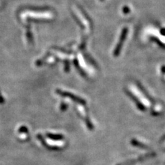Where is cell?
<instances>
[{
  "label": "cell",
  "instance_id": "6da1fadb",
  "mask_svg": "<svg viewBox=\"0 0 165 165\" xmlns=\"http://www.w3.org/2000/svg\"><path fill=\"white\" fill-rule=\"evenodd\" d=\"M57 92L58 93V94L61 95V96H66V97H68V98H70V99H72V100H73L74 101L77 102V103H80V104H85V101H84V100H83L82 99L79 98V97L75 96V95L72 94H70V93L63 92V91H61V90H57Z\"/></svg>",
  "mask_w": 165,
  "mask_h": 165
},
{
  "label": "cell",
  "instance_id": "7a4b0ae2",
  "mask_svg": "<svg viewBox=\"0 0 165 165\" xmlns=\"http://www.w3.org/2000/svg\"><path fill=\"white\" fill-rule=\"evenodd\" d=\"M127 31H128V30H127V28H125L122 31V34H121V37H120V39L119 42H118L117 47H116V50H115V52H114L115 56H118V54H119L120 49H121V48H122V43H123V42H124V41H125V37H126L127 34Z\"/></svg>",
  "mask_w": 165,
  "mask_h": 165
},
{
  "label": "cell",
  "instance_id": "3957f363",
  "mask_svg": "<svg viewBox=\"0 0 165 165\" xmlns=\"http://www.w3.org/2000/svg\"><path fill=\"white\" fill-rule=\"evenodd\" d=\"M47 136L48 137V138H50V139H52V140H61V139H63V136H61V135H59V134H47Z\"/></svg>",
  "mask_w": 165,
  "mask_h": 165
}]
</instances>
